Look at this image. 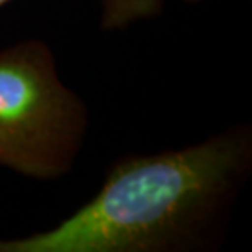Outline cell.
I'll return each mask as SVG.
<instances>
[{
    "label": "cell",
    "mask_w": 252,
    "mask_h": 252,
    "mask_svg": "<svg viewBox=\"0 0 252 252\" xmlns=\"http://www.w3.org/2000/svg\"><path fill=\"white\" fill-rule=\"evenodd\" d=\"M251 174L249 125L179 149L128 154L74 215L51 229L0 238V252L218 251Z\"/></svg>",
    "instance_id": "cell-1"
},
{
    "label": "cell",
    "mask_w": 252,
    "mask_h": 252,
    "mask_svg": "<svg viewBox=\"0 0 252 252\" xmlns=\"http://www.w3.org/2000/svg\"><path fill=\"white\" fill-rule=\"evenodd\" d=\"M89 129L87 103L61 79L46 41L28 38L0 51V167L36 182L61 180Z\"/></svg>",
    "instance_id": "cell-2"
},
{
    "label": "cell",
    "mask_w": 252,
    "mask_h": 252,
    "mask_svg": "<svg viewBox=\"0 0 252 252\" xmlns=\"http://www.w3.org/2000/svg\"><path fill=\"white\" fill-rule=\"evenodd\" d=\"M182 2H187V3H198L201 0H182Z\"/></svg>",
    "instance_id": "cell-5"
},
{
    "label": "cell",
    "mask_w": 252,
    "mask_h": 252,
    "mask_svg": "<svg viewBox=\"0 0 252 252\" xmlns=\"http://www.w3.org/2000/svg\"><path fill=\"white\" fill-rule=\"evenodd\" d=\"M10 2H13V0H0V8L2 7H5L7 3H10Z\"/></svg>",
    "instance_id": "cell-4"
},
{
    "label": "cell",
    "mask_w": 252,
    "mask_h": 252,
    "mask_svg": "<svg viewBox=\"0 0 252 252\" xmlns=\"http://www.w3.org/2000/svg\"><path fill=\"white\" fill-rule=\"evenodd\" d=\"M165 0H102L100 28L103 32H123L136 23L159 17Z\"/></svg>",
    "instance_id": "cell-3"
}]
</instances>
